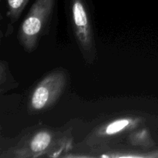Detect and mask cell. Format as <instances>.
I'll return each instance as SVG.
<instances>
[{
	"label": "cell",
	"mask_w": 158,
	"mask_h": 158,
	"mask_svg": "<svg viewBox=\"0 0 158 158\" xmlns=\"http://www.w3.org/2000/svg\"><path fill=\"white\" fill-rule=\"evenodd\" d=\"M69 130L62 131L48 127H32L18 140L1 151V157L35 158L63 157L72 147Z\"/></svg>",
	"instance_id": "6da1fadb"
},
{
	"label": "cell",
	"mask_w": 158,
	"mask_h": 158,
	"mask_svg": "<svg viewBox=\"0 0 158 158\" xmlns=\"http://www.w3.org/2000/svg\"><path fill=\"white\" fill-rule=\"evenodd\" d=\"M67 19L74 41L87 64L97 57L94 20L86 0H68Z\"/></svg>",
	"instance_id": "7a4b0ae2"
},
{
	"label": "cell",
	"mask_w": 158,
	"mask_h": 158,
	"mask_svg": "<svg viewBox=\"0 0 158 158\" xmlns=\"http://www.w3.org/2000/svg\"><path fill=\"white\" fill-rule=\"evenodd\" d=\"M56 0H35L18 31V40L26 52L37 49L40 40L46 35L53 15Z\"/></svg>",
	"instance_id": "3957f363"
},
{
	"label": "cell",
	"mask_w": 158,
	"mask_h": 158,
	"mask_svg": "<svg viewBox=\"0 0 158 158\" xmlns=\"http://www.w3.org/2000/svg\"><path fill=\"white\" fill-rule=\"evenodd\" d=\"M69 80V73L63 68L48 73L29 93L27 101L29 112L40 114L50 110L65 92Z\"/></svg>",
	"instance_id": "277c9868"
},
{
	"label": "cell",
	"mask_w": 158,
	"mask_h": 158,
	"mask_svg": "<svg viewBox=\"0 0 158 158\" xmlns=\"http://www.w3.org/2000/svg\"><path fill=\"white\" fill-rule=\"evenodd\" d=\"M141 123V119L139 117H126L106 122L95 130L87 138V143L93 144L94 148H102L106 142L116 138L120 134L130 133L138 128Z\"/></svg>",
	"instance_id": "5b68a950"
},
{
	"label": "cell",
	"mask_w": 158,
	"mask_h": 158,
	"mask_svg": "<svg viewBox=\"0 0 158 158\" xmlns=\"http://www.w3.org/2000/svg\"><path fill=\"white\" fill-rule=\"evenodd\" d=\"M127 142L136 149L149 151L155 147V142L147 128H137L129 133Z\"/></svg>",
	"instance_id": "8992f818"
},
{
	"label": "cell",
	"mask_w": 158,
	"mask_h": 158,
	"mask_svg": "<svg viewBox=\"0 0 158 158\" xmlns=\"http://www.w3.org/2000/svg\"><path fill=\"white\" fill-rule=\"evenodd\" d=\"M19 86L9 70V64L5 60L0 62V93L5 94L9 90L15 89Z\"/></svg>",
	"instance_id": "52a82bcc"
},
{
	"label": "cell",
	"mask_w": 158,
	"mask_h": 158,
	"mask_svg": "<svg viewBox=\"0 0 158 158\" xmlns=\"http://www.w3.org/2000/svg\"><path fill=\"white\" fill-rule=\"evenodd\" d=\"M29 0H7V16L12 24L16 23Z\"/></svg>",
	"instance_id": "ba28073f"
}]
</instances>
